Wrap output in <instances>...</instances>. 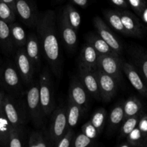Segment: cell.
Instances as JSON below:
<instances>
[{
  "label": "cell",
  "mask_w": 147,
  "mask_h": 147,
  "mask_svg": "<svg viewBox=\"0 0 147 147\" xmlns=\"http://www.w3.org/2000/svg\"><path fill=\"white\" fill-rule=\"evenodd\" d=\"M35 29L42 55L51 73L60 78L63 73V60L58 40L55 12L49 9L39 14Z\"/></svg>",
  "instance_id": "cell-1"
},
{
  "label": "cell",
  "mask_w": 147,
  "mask_h": 147,
  "mask_svg": "<svg viewBox=\"0 0 147 147\" xmlns=\"http://www.w3.org/2000/svg\"><path fill=\"white\" fill-rule=\"evenodd\" d=\"M39 74V93L42 108L45 117L51 115L56 107L54 85L49 67H44Z\"/></svg>",
  "instance_id": "cell-3"
},
{
  "label": "cell",
  "mask_w": 147,
  "mask_h": 147,
  "mask_svg": "<svg viewBox=\"0 0 147 147\" xmlns=\"http://www.w3.org/2000/svg\"><path fill=\"white\" fill-rule=\"evenodd\" d=\"M14 64L22 83L25 86H30L34 80V74L36 73L32 63L27 56L24 47L17 49L14 55Z\"/></svg>",
  "instance_id": "cell-7"
},
{
  "label": "cell",
  "mask_w": 147,
  "mask_h": 147,
  "mask_svg": "<svg viewBox=\"0 0 147 147\" xmlns=\"http://www.w3.org/2000/svg\"><path fill=\"white\" fill-rule=\"evenodd\" d=\"M17 13L6 3L0 0V20L10 24L15 21Z\"/></svg>",
  "instance_id": "cell-33"
},
{
  "label": "cell",
  "mask_w": 147,
  "mask_h": 147,
  "mask_svg": "<svg viewBox=\"0 0 147 147\" xmlns=\"http://www.w3.org/2000/svg\"><path fill=\"white\" fill-rule=\"evenodd\" d=\"M130 63L134 66L147 85V50L139 46H132L128 50Z\"/></svg>",
  "instance_id": "cell-15"
},
{
  "label": "cell",
  "mask_w": 147,
  "mask_h": 147,
  "mask_svg": "<svg viewBox=\"0 0 147 147\" xmlns=\"http://www.w3.org/2000/svg\"><path fill=\"white\" fill-rule=\"evenodd\" d=\"M108 113L107 111L104 108H99L97 110L95 111L94 113L92 114L89 121L92 123L93 126L98 131L99 134L102 133L104 126L106 125V122L107 121Z\"/></svg>",
  "instance_id": "cell-28"
},
{
  "label": "cell",
  "mask_w": 147,
  "mask_h": 147,
  "mask_svg": "<svg viewBox=\"0 0 147 147\" xmlns=\"http://www.w3.org/2000/svg\"><path fill=\"white\" fill-rule=\"evenodd\" d=\"M143 111V105L136 96H130L123 101V121Z\"/></svg>",
  "instance_id": "cell-26"
},
{
  "label": "cell",
  "mask_w": 147,
  "mask_h": 147,
  "mask_svg": "<svg viewBox=\"0 0 147 147\" xmlns=\"http://www.w3.org/2000/svg\"><path fill=\"white\" fill-rule=\"evenodd\" d=\"M140 17V18L142 20V21L146 24V29H147V6L144 9V10L142 11V14H141L140 17Z\"/></svg>",
  "instance_id": "cell-41"
},
{
  "label": "cell",
  "mask_w": 147,
  "mask_h": 147,
  "mask_svg": "<svg viewBox=\"0 0 147 147\" xmlns=\"http://www.w3.org/2000/svg\"><path fill=\"white\" fill-rule=\"evenodd\" d=\"M58 1H63V0H57Z\"/></svg>",
  "instance_id": "cell-46"
},
{
  "label": "cell",
  "mask_w": 147,
  "mask_h": 147,
  "mask_svg": "<svg viewBox=\"0 0 147 147\" xmlns=\"http://www.w3.org/2000/svg\"><path fill=\"white\" fill-rule=\"evenodd\" d=\"M93 24L97 31V34L118 54H122L123 45L116 34L113 33L109 25L100 17H95L93 20Z\"/></svg>",
  "instance_id": "cell-11"
},
{
  "label": "cell",
  "mask_w": 147,
  "mask_h": 147,
  "mask_svg": "<svg viewBox=\"0 0 147 147\" xmlns=\"http://www.w3.org/2000/svg\"><path fill=\"white\" fill-rule=\"evenodd\" d=\"M24 145V127H14L11 126L9 147H22Z\"/></svg>",
  "instance_id": "cell-31"
},
{
  "label": "cell",
  "mask_w": 147,
  "mask_h": 147,
  "mask_svg": "<svg viewBox=\"0 0 147 147\" xmlns=\"http://www.w3.org/2000/svg\"><path fill=\"white\" fill-rule=\"evenodd\" d=\"M93 140L91 138L86 136L84 133L80 132L77 135H75V137L72 142L71 146L73 147H86L88 146L93 143Z\"/></svg>",
  "instance_id": "cell-34"
},
{
  "label": "cell",
  "mask_w": 147,
  "mask_h": 147,
  "mask_svg": "<svg viewBox=\"0 0 147 147\" xmlns=\"http://www.w3.org/2000/svg\"><path fill=\"white\" fill-rule=\"evenodd\" d=\"M137 128L139 129L144 139V138L147 136V114L146 113H143L142 114L139 123H138Z\"/></svg>",
  "instance_id": "cell-38"
},
{
  "label": "cell",
  "mask_w": 147,
  "mask_h": 147,
  "mask_svg": "<svg viewBox=\"0 0 147 147\" xmlns=\"http://www.w3.org/2000/svg\"><path fill=\"white\" fill-rule=\"evenodd\" d=\"M122 60L121 55H99L97 68L121 82L123 79Z\"/></svg>",
  "instance_id": "cell-9"
},
{
  "label": "cell",
  "mask_w": 147,
  "mask_h": 147,
  "mask_svg": "<svg viewBox=\"0 0 147 147\" xmlns=\"http://www.w3.org/2000/svg\"><path fill=\"white\" fill-rule=\"evenodd\" d=\"M26 53L34 67L36 73H39L41 70L42 52L40 43L36 33H30L27 35V42L25 46Z\"/></svg>",
  "instance_id": "cell-16"
},
{
  "label": "cell",
  "mask_w": 147,
  "mask_h": 147,
  "mask_svg": "<svg viewBox=\"0 0 147 147\" xmlns=\"http://www.w3.org/2000/svg\"><path fill=\"white\" fill-rule=\"evenodd\" d=\"M22 83L14 63L8 62L0 67V84L9 94L14 96L23 95Z\"/></svg>",
  "instance_id": "cell-6"
},
{
  "label": "cell",
  "mask_w": 147,
  "mask_h": 147,
  "mask_svg": "<svg viewBox=\"0 0 147 147\" xmlns=\"http://www.w3.org/2000/svg\"><path fill=\"white\" fill-rule=\"evenodd\" d=\"M28 87L29 88L26 92L24 97L27 103L29 118L36 129H40L43 126L45 116L40 102L38 80H33Z\"/></svg>",
  "instance_id": "cell-4"
},
{
  "label": "cell",
  "mask_w": 147,
  "mask_h": 147,
  "mask_svg": "<svg viewBox=\"0 0 147 147\" xmlns=\"http://www.w3.org/2000/svg\"><path fill=\"white\" fill-rule=\"evenodd\" d=\"M16 13L22 21L29 27L35 28L39 13L34 4L30 0H15Z\"/></svg>",
  "instance_id": "cell-14"
},
{
  "label": "cell",
  "mask_w": 147,
  "mask_h": 147,
  "mask_svg": "<svg viewBox=\"0 0 147 147\" xmlns=\"http://www.w3.org/2000/svg\"><path fill=\"white\" fill-rule=\"evenodd\" d=\"M29 147H47L50 146L46 134L40 131H34L30 134L27 141Z\"/></svg>",
  "instance_id": "cell-30"
},
{
  "label": "cell",
  "mask_w": 147,
  "mask_h": 147,
  "mask_svg": "<svg viewBox=\"0 0 147 147\" xmlns=\"http://www.w3.org/2000/svg\"><path fill=\"white\" fill-rule=\"evenodd\" d=\"M62 11L64 14L66 20L70 24V25L76 31H78V30L80 28V22H81V17H80V13L70 4H68L65 6Z\"/></svg>",
  "instance_id": "cell-29"
},
{
  "label": "cell",
  "mask_w": 147,
  "mask_h": 147,
  "mask_svg": "<svg viewBox=\"0 0 147 147\" xmlns=\"http://www.w3.org/2000/svg\"><path fill=\"white\" fill-rule=\"evenodd\" d=\"M73 4L79 6L80 7H87L88 0H70Z\"/></svg>",
  "instance_id": "cell-40"
},
{
  "label": "cell",
  "mask_w": 147,
  "mask_h": 147,
  "mask_svg": "<svg viewBox=\"0 0 147 147\" xmlns=\"http://www.w3.org/2000/svg\"><path fill=\"white\" fill-rule=\"evenodd\" d=\"M3 2L6 3L7 4H8L13 10L16 12V7H15V0H1Z\"/></svg>",
  "instance_id": "cell-42"
},
{
  "label": "cell",
  "mask_w": 147,
  "mask_h": 147,
  "mask_svg": "<svg viewBox=\"0 0 147 147\" xmlns=\"http://www.w3.org/2000/svg\"><path fill=\"white\" fill-rule=\"evenodd\" d=\"M144 112L138 113L133 116L128 118L125 119L123 121L122 124L121 125L120 131H119V136H118V140H122L123 139H126L128 135L137 126L139 121L140 119L141 116Z\"/></svg>",
  "instance_id": "cell-27"
},
{
  "label": "cell",
  "mask_w": 147,
  "mask_h": 147,
  "mask_svg": "<svg viewBox=\"0 0 147 147\" xmlns=\"http://www.w3.org/2000/svg\"><path fill=\"white\" fill-rule=\"evenodd\" d=\"M0 45L7 53L11 54L15 48L11 40L9 24L0 20Z\"/></svg>",
  "instance_id": "cell-24"
},
{
  "label": "cell",
  "mask_w": 147,
  "mask_h": 147,
  "mask_svg": "<svg viewBox=\"0 0 147 147\" xmlns=\"http://www.w3.org/2000/svg\"><path fill=\"white\" fill-rule=\"evenodd\" d=\"M113 5L120 9H128L129 7L126 0H109Z\"/></svg>",
  "instance_id": "cell-39"
},
{
  "label": "cell",
  "mask_w": 147,
  "mask_h": 147,
  "mask_svg": "<svg viewBox=\"0 0 147 147\" xmlns=\"http://www.w3.org/2000/svg\"><path fill=\"white\" fill-rule=\"evenodd\" d=\"M119 13L123 27L130 37L142 38L144 36V26L136 15L127 9H117Z\"/></svg>",
  "instance_id": "cell-13"
},
{
  "label": "cell",
  "mask_w": 147,
  "mask_h": 147,
  "mask_svg": "<svg viewBox=\"0 0 147 147\" xmlns=\"http://www.w3.org/2000/svg\"><path fill=\"white\" fill-rule=\"evenodd\" d=\"M103 13L105 19L106 20L107 22L109 23V26H111L113 30H115L118 32L121 33L123 35L129 36L126 29L123 27V23L121 22V17L119 15V13L118 12L117 9H106L104 10Z\"/></svg>",
  "instance_id": "cell-23"
},
{
  "label": "cell",
  "mask_w": 147,
  "mask_h": 147,
  "mask_svg": "<svg viewBox=\"0 0 147 147\" xmlns=\"http://www.w3.org/2000/svg\"><path fill=\"white\" fill-rule=\"evenodd\" d=\"M106 136L110 137L120 127L123 121V100L117 102L108 114Z\"/></svg>",
  "instance_id": "cell-19"
},
{
  "label": "cell",
  "mask_w": 147,
  "mask_h": 147,
  "mask_svg": "<svg viewBox=\"0 0 147 147\" xmlns=\"http://www.w3.org/2000/svg\"><path fill=\"white\" fill-rule=\"evenodd\" d=\"M2 109L5 117L14 127H24L30 119L25 97L23 95L4 94Z\"/></svg>",
  "instance_id": "cell-2"
},
{
  "label": "cell",
  "mask_w": 147,
  "mask_h": 147,
  "mask_svg": "<svg viewBox=\"0 0 147 147\" xmlns=\"http://www.w3.org/2000/svg\"><path fill=\"white\" fill-rule=\"evenodd\" d=\"M99 54L96 50L86 42L83 45L78 58V67L90 70H96L98 66Z\"/></svg>",
  "instance_id": "cell-20"
},
{
  "label": "cell",
  "mask_w": 147,
  "mask_h": 147,
  "mask_svg": "<svg viewBox=\"0 0 147 147\" xmlns=\"http://www.w3.org/2000/svg\"><path fill=\"white\" fill-rule=\"evenodd\" d=\"M81 131L84 133L86 136L91 138L92 139H96L100 135L96 128L92 125V123L89 121H88L85 124L82 126Z\"/></svg>",
  "instance_id": "cell-37"
},
{
  "label": "cell",
  "mask_w": 147,
  "mask_h": 147,
  "mask_svg": "<svg viewBox=\"0 0 147 147\" xmlns=\"http://www.w3.org/2000/svg\"><path fill=\"white\" fill-rule=\"evenodd\" d=\"M57 26L61 41L65 48L70 51H74L77 46V31L67 22L62 11L57 18Z\"/></svg>",
  "instance_id": "cell-10"
},
{
  "label": "cell",
  "mask_w": 147,
  "mask_h": 147,
  "mask_svg": "<svg viewBox=\"0 0 147 147\" xmlns=\"http://www.w3.org/2000/svg\"><path fill=\"white\" fill-rule=\"evenodd\" d=\"M50 116V120L46 135L50 146H55L67 129L65 105L60 104L56 106Z\"/></svg>",
  "instance_id": "cell-5"
},
{
  "label": "cell",
  "mask_w": 147,
  "mask_h": 147,
  "mask_svg": "<svg viewBox=\"0 0 147 147\" xmlns=\"http://www.w3.org/2000/svg\"><path fill=\"white\" fill-rule=\"evenodd\" d=\"M95 73L98 82L101 100L105 103L110 102L116 96L120 82L98 68L95 70Z\"/></svg>",
  "instance_id": "cell-8"
},
{
  "label": "cell",
  "mask_w": 147,
  "mask_h": 147,
  "mask_svg": "<svg viewBox=\"0 0 147 147\" xmlns=\"http://www.w3.org/2000/svg\"><path fill=\"white\" fill-rule=\"evenodd\" d=\"M67 96H69L76 104L80 106L83 113H86L89 109L90 96L83 86L78 76H74L72 78Z\"/></svg>",
  "instance_id": "cell-12"
},
{
  "label": "cell",
  "mask_w": 147,
  "mask_h": 147,
  "mask_svg": "<svg viewBox=\"0 0 147 147\" xmlns=\"http://www.w3.org/2000/svg\"><path fill=\"white\" fill-rule=\"evenodd\" d=\"M117 146H119V147H131L130 144H129L126 141H125V142H122V143L118 144Z\"/></svg>",
  "instance_id": "cell-44"
},
{
  "label": "cell",
  "mask_w": 147,
  "mask_h": 147,
  "mask_svg": "<svg viewBox=\"0 0 147 147\" xmlns=\"http://www.w3.org/2000/svg\"><path fill=\"white\" fill-rule=\"evenodd\" d=\"M4 94L2 92L0 91V116L1 114H3V109H2V106H3V98H4Z\"/></svg>",
  "instance_id": "cell-43"
},
{
  "label": "cell",
  "mask_w": 147,
  "mask_h": 147,
  "mask_svg": "<svg viewBox=\"0 0 147 147\" xmlns=\"http://www.w3.org/2000/svg\"><path fill=\"white\" fill-rule=\"evenodd\" d=\"M66 106V115H67V129L68 128H73L76 126L78 123L80 121V118L83 116V110L79 106L76 104L69 96H67V100Z\"/></svg>",
  "instance_id": "cell-22"
},
{
  "label": "cell",
  "mask_w": 147,
  "mask_h": 147,
  "mask_svg": "<svg viewBox=\"0 0 147 147\" xmlns=\"http://www.w3.org/2000/svg\"><path fill=\"white\" fill-rule=\"evenodd\" d=\"M122 70L131 86L138 93L147 98V85L134 66L129 62L122 60Z\"/></svg>",
  "instance_id": "cell-18"
},
{
  "label": "cell",
  "mask_w": 147,
  "mask_h": 147,
  "mask_svg": "<svg viewBox=\"0 0 147 147\" xmlns=\"http://www.w3.org/2000/svg\"><path fill=\"white\" fill-rule=\"evenodd\" d=\"M11 40L15 48L24 47L27 42V36L23 27L15 21L9 24Z\"/></svg>",
  "instance_id": "cell-25"
},
{
  "label": "cell",
  "mask_w": 147,
  "mask_h": 147,
  "mask_svg": "<svg viewBox=\"0 0 147 147\" xmlns=\"http://www.w3.org/2000/svg\"><path fill=\"white\" fill-rule=\"evenodd\" d=\"M75 131L72 128H68L63 137L59 140L55 146L57 147H70L75 137Z\"/></svg>",
  "instance_id": "cell-35"
},
{
  "label": "cell",
  "mask_w": 147,
  "mask_h": 147,
  "mask_svg": "<svg viewBox=\"0 0 147 147\" xmlns=\"http://www.w3.org/2000/svg\"><path fill=\"white\" fill-rule=\"evenodd\" d=\"M142 147H147V136L142 142Z\"/></svg>",
  "instance_id": "cell-45"
},
{
  "label": "cell",
  "mask_w": 147,
  "mask_h": 147,
  "mask_svg": "<svg viewBox=\"0 0 147 147\" xmlns=\"http://www.w3.org/2000/svg\"><path fill=\"white\" fill-rule=\"evenodd\" d=\"M78 70V78L90 97L94 98L95 100L100 101L101 98H100V90H99L98 82L95 73V70H88L79 67Z\"/></svg>",
  "instance_id": "cell-17"
},
{
  "label": "cell",
  "mask_w": 147,
  "mask_h": 147,
  "mask_svg": "<svg viewBox=\"0 0 147 147\" xmlns=\"http://www.w3.org/2000/svg\"><path fill=\"white\" fill-rule=\"evenodd\" d=\"M86 42L90 44L99 55H120L113 50L97 32H90L86 35Z\"/></svg>",
  "instance_id": "cell-21"
},
{
  "label": "cell",
  "mask_w": 147,
  "mask_h": 147,
  "mask_svg": "<svg viewBox=\"0 0 147 147\" xmlns=\"http://www.w3.org/2000/svg\"><path fill=\"white\" fill-rule=\"evenodd\" d=\"M129 5L131 7L136 14L140 17L144 9L147 6L146 0H126Z\"/></svg>",
  "instance_id": "cell-36"
},
{
  "label": "cell",
  "mask_w": 147,
  "mask_h": 147,
  "mask_svg": "<svg viewBox=\"0 0 147 147\" xmlns=\"http://www.w3.org/2000/svg\"><path fill=\"white\" fill-rule=\"evenodd\" d=\"M11 125L5 117L1 114L0 116V145L2 146H9V134Z\"/></svg>",
  "instance_id": "cell-32"
}]
</instances>
